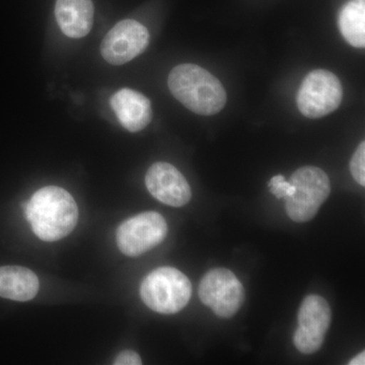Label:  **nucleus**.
<instances>
[{
  "label": "nucleus",
  "instance_id": "f257e3e1",
  "mask_svg": "<svg viewBox=\"0 0 365 365\" xmlns=\"http://www.w3.org/2000/svg\"><path fill=\"white\" fill-rule=\"evenodd\" d=\"M24 212L34 234L45 242H56L67 237L78 220V208L73 197L56 186L38 190L24 205Z\"/></svg>",
  "mask_w": 365,
  "mask_h": 365
},
{
  "label": "nucleus",
  "instance_id": "f03ea898",
  "mask_svg": "<svg viewBox=\"0 0 365 365\" xmlns=\"http://www.w3.org/2000/svg\"><path fill=\"white\" fill-rule=\"evenodd\" d=\"M168 86L172 95L190 111L211 116L227 104V93L220 81L203 67L180 64L170 72Z\"/></svg>",
  "mask_w": 365,
  "mask_h": 365
},
{
  "label": "nucleus",
  "instance_id": "7ed1b4c3",
  "mask_svg": "<svg viewBox=\"0 0 365 365\" xmlns=\"http://www.w3.org/2000/svg\"><path fill=\"white\" fill-rule=\"evenodd\" d=\"M192 284L184 273L160 267L148 274L140 285V297L153 311L163 314L179 313L191 299Z\"/></svg>",
  "mask_w": 365,
  "mask_h": 365
},
{
  "label": "nucleus",
  "instance_id": "20e7f679",
  "mask_svg": "<svg viewBox=\"0 0 365 365\" xmlns=\"http://www.w3.org/2000/svg\"><path fill=\"white\" fill-rule=\"evenodd\" d=\"M289 182L294 186V193L285 198L287 215L294 222H309L330 195L328 175L319 168L307 165L295 170Z\"/></svg>",
  "mask_w": 365,
  "mask_h": 365
},
{
  "label": "nucleus",
  "instance_id": "39448f33",
  "mask_svg": "<svg viewBox=\"0 0 365 365\" xmlns=\"http://www.w3.org/2000/svg\"><path fill=\"white\" fill-rule=\"evenodd\" d=\"M343 100V86L333 72L316 69L302 81L297 96V104L304 117L319 119L339 108Z\"/></svg>",
  "mask_w": 365,
  "mask_h": 365
},
{
  "label": "nucleus",
  "instance_id": "423d86ee",
  "mask_svg": "<svg viewBox=\"0 0 365 365\" xmlns=\"http://www.w3.org/2000/svg\"><path fill=\"white\" fill-rule=\"evenodd\" d=\"M199 297L220 318H232L241 309L245 289L232 271L215 268L208 271L201 279Z\"/></svg>",
  "mask_w": 365,
  "mask_h": 365
},
{
  "label": "nucleus",
  "instance_id": "0eeeda50",
  "mask_svg": "<svg viewBox=\"0 0 365 365\" xmlns=\"http://www.w3.org/2000/svg\"><path fill=\"white\" fill-rule=\"evenodd\" d=\"M168 225L160 213L148 211L129 218L117 230L118 248L128 257L140 256L165 239Z\"/></svg>",
  "mask_w": 365,
  "mask_h": 365
},
{
  "label": "nucleus",
  "instance_id": "6e6552de",
  "mask_svg": "<svg viewBox=\"0 0 365 365\" xmlns=\"http://www.w3.org/2000/svg\"><path fill=\"white\" fill-rule=\"evenodd\" d=\"M330 306L319 295H309L299 307V327L295 330L294 343L295 348L304 354L318 351L331 325Z\"/></svg>",
  "mask_w": 365,
  "mask_h": 365
},
{
  "label": "nucleus",
  "instance_id": "1a4fd4ad",
  "mask_svg": "<svg viewBox=\"0 0 365 365\" xmlns=\"http://www.w3.org/2000/svg\"><path fill=\"white\" fill-rule=\"evenodd\" d=\"M150 32L134 20L119 21L101 44L103 58L112 66H123L144 52L150 44Z\"/></svg>",
  "mask_w": 365,
  "mask_h": 365
},
{
  "label": "nucleus",
  "instance_id": "9d476101",
  "mask_svg": "<svg viewBox=\"0 0 365 365\" xmlns=\"http://www.w3.org/2000/svg\"><path fill=\"white\" fill-rule=\"evenodd\" d=\"M145 185L151 195L173 207H181L191 200L189 182L170 163H153L146 173Z\"/></svg>",
  "mask_w": 365,
  "mask_h": 365
},
{
  "label": "nucleus",
  "instance_id": "9b49d317",
  "mask_svg": "<svg viewBox=\"0 0 365 365\" xmlns=\"http://www.w3.org/2000/svg\"><path fill=\"white\" fill-rule=\"evenodd\" d=\"M110 105L120 124L129 132L143 130L153 119L150 101L131 88L116 91L110 98Z\"/></svg>",
  "mask_w": 365,
  "mask_h": 365
},
{
  "label": "nucleus",
  "instance_id": "f8f14e48",
  "mask_svg": "<svg viewBox=\"0 0 365 365\" xmlns=\"http://www.w3.org/2000/svg\"><path fill=\"white\" fill-rule=\"evenodd\" d=\"M55 16L62 33L79 39L91 32L93 23L91 0H57Z\"/></svg>",
  "mask_w": 365,
  "mask_h": 365
},
{
  "label": "nucleus",
  "instance_id": "ddd939ff",
  "mask_svg": "<svg viewBox=\"0 0 365 365\" xmlns=\"http://www.w3.org/2000/svg\"><path fill=\"white\" fill-rule=\"evenodd\" d=\"M37 275L21 266L0 267V297L16 302H29L39 292Z\"/></svg>",
  "mask_w": 365,
  "mask_h": 365
},
{
  "label": "nucleus",
  "instance_id": "4468645a",
  "mask_svg": "<svg viewBox=\"0 0 365 365\" xmlns=\"http://www.w3.org/2000/svg\"><path fill=\"white\" fill-rule=\"evenodd\" d=\"M341 35L355 48L365 46V0H349L338 16Z\"/></svg>",
  "mask_w": 365,
  "mask_h": 365
},
{
  "label": "nucleus",
  "instance_id": "2eb2a0df",
  "mask_svg": "<svg viewBox=\"0 0 365 365\" xmlns=\"http://www.w3.org/2000/svg\"><path fill=\"white\" fill-rule=\"evenodd\" d=\"M350 172L355 181L365 186V143L362 141L350 160Z\"/></svg>",
  "mask_w": 365,
  "mask_h": 365
},
{
  "label": "nucleus",
  "instance_id": "dca6fc26",
  "mask_svg": "<svg viewBox=\"0 0 365 365\" xmlns=\"http://www.w3.org/2000/svg\"><path fill=\"white\" fill-rule=\"evenodd\" d=\"M269 187H270L271 193L278 199L287 198L294 193V186L289 181H287L282 175L273 177L269 182Z\"/></svg>",
  "mask_w": 365,
  "mask_h": 365
},
{
  "label": "nucleus",
  "instance_id": "f3484780",
  "mask_svg": "<svg viewBox=\"0 0 365 365\" xmlns=\"http://www.w3.org/2000/svg\"><path fill=\"white\" fill-rule=\"evenodd\" d=\"M143 364L140 356L132 350H126L120 353L115 359L114 364L116 365H139Z\"/></svg>",
  "mask_w": 365,
  "mask_h": 365
},
{
  "label": "nucleus",
  "instance_id": "a211bd4d",
  "mask_svg": "<svg viewBox=\"0 0 365 365\" xmlns=\"http://www.w3.org/2000/svg\"><path fill=\"white\" fill-rule=\"evenodd\" d=\"M365 364V353L361 352L357 354L354 359L350 360L349 365H364Z\"/></svg>",
  "mask_w": 365,
  "mask_h": 365
}]
</instances>
